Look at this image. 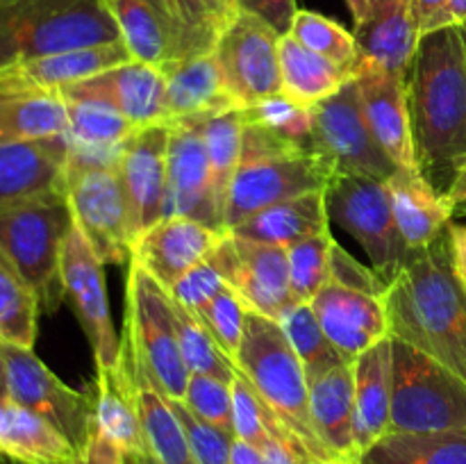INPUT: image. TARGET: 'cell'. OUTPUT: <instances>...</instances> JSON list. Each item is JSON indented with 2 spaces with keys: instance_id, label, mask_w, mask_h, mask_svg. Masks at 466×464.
Segmentation results:
<instances>
[{
  "instance_id": "6da1fadb",
  "label": "cell",
  "mask_w": 466,
  "mask_h": 464,
  "mask_svg": "<svg viewBox=\"0 0 466 464\" xmlns=\"http://www.w3.org/2000/svg\"><path fill=\"white\" fill-rule=\"evenodd\" d=\"M405 89L417 168L446 196L466 162V55L458 27L419 36Z\"/></svg>"
},
{
  "instance_id": "7a4b0ae2",
  "label": "cell",
  "mask_w": 466,
  "mask_h": 464,
  "mask_svg": "<svg viewBox=\"0 0 466 464\" xmlns=\"http://www.w3.org/2000/svg\"><path fill=\"white\" fill-rule=\"evenodd\" d=\"M390 335L466 380V282L455 264L451 227L410 250L385 296Z\"/></svg>"
},
{
  "instance_id": "3957f363",
  "label": "cell",
  "mask_w": 466,
  "mask_h": 464,
  "mask_svg": "<svg viewBox=\"0 0 466 464\" xmlns=\"http://www.w3.org/2000/svg\"><path fill=\"white\" fill-rule=\"evenodd\" d=\"M232 362L309 462L337 464L314 430L308 376L276 318L248 309L244 337Z\"/></svg>"
},
{
  "instance_id": "277c9868",
  "label": "cell",
  "mask_w": 466,
  "mask_h": 464,
  "mask_svg": "<svg viewBox=\"0 0 466 464\" xmlns=\"http://www.w3.org/2000/svg\"><path fill=\"white\" fill-rule=\"evenodd\" d=\"M332 176V168L312 146L244 123L241 162L228 191L223 227L228 232L259 209L323 191Z\"/></svg>"
},
{
  "instance_id": "5b68a950",
  "label": "cell",
  "mask_w": 466,
  "mask_h": 464,
  "mask_svg": "<svg viewBox=\"0 0 466 464\" xmlns=\"http://www.w3.org/2000/svg\"><path fill=\"white\" fill-rule=\"evenodd\" d=\"M116 41L103 0H0V68Z\"/></svg>"
},
{
  "instance_id": "8992f818",
  "label": "cell",
  "mask_w": 466,
  "mask_h": 464,
  "mask_svg": "<svg viewBox=\"0 0 466 464\" xmlns=\"http://www.w3.org/2000/svg\"><path fill=\"white\" fill-rule=\"evenodd\" d=\"M73 227L66 194H50L0 209V253L30 282L41 312L62 305V246Z\"/></svg>"
},
{
  "instance_id": "52a82bcc",
  "label": "cell",
  "mask_w": 466,
  "mask_h": 464,
  "mask_svg": "<svg viewBox=\"0 0 466 464\" xmlns=\"http://www.w3.org/2000/svg\"><path fill=\"white\" fill-rule=\"evenodd\" d=\"M123 323L121 344L155 389L168 398H185L191 373L180 353L171 294L132 259L127 264Z\"/></svg>"
},
{
  "instance_id": "ba28073f",
  "label": "cell",
  "mask_w": 466,
  "mask_h": 464,
  "mask_svg": "<svg viewBox=\"0 0 466 464\" xmlns=\"http://www.w3.org/2000/svg\"><path fill=\"white\" fill-rule=\"evenodd\" d=\"M466 430V380L391 337V432Z\"/></svg>"
},
{
  "instance_id": "9c48e42d",
  "label": "cell",
  "mask_w": 466,
  "mask_h": 464,
  "mask_svg": "<svg viewBox=\"0 0 466 464\" xmlns=\"http://www.w3.org/2000/svg\"><path fill=\"white\" fill-rule=\"evenodd\" d=\"M323 200L330 223L344 227L362 246L373 271L390 285L410 248L396 226L385 182L335 173L323 189Z\"/></svg>"
},
{
  "instance_id": "30bf717a",
  "label": "cell",
  "mask_w": 466,
  "mask_h": 464,
  "mask_svg": "<svg viewBox=\"0 0 466 464\" xmlns=\"http://www.w3.org/2000/svg\"><path fill=\"white\" fill-rule=\"evenodd\" d=\"M66 200L73 223L103 264L130 262L132 235L127 200L114 162L68 157Z\"/></svg>"
},
{
  "instance_id": "8fae6325",
  "label": "cell",
  "mask_w": 466,
  "mask_h": 464,
  "mask_svg": "<svg viewBox=\"0 0 466 464\" xmlns=\"http://www.w3.org/2000/svg\"><path fill=\"white\" fill-rule=\"evenodd\" d=\"M3 355L7 364L9 398L57 428L82 458L96 426V387H68L36 358L35 348L3 341Z\"/></svg>"
},
{
  "instance_id": "7c38bea8",
  "label": "cell",
  "mask_w": 466,
  "mask_h": 464,
  "mask_svg": "<svg viewBox=\"0 0 466 464\" xmlns=\"http://www.w3.org/2000/svg\"><path fill=\"white\" fill-rule=\"evenodd\" d=\"M312 148L332 173L376 182H390L399 173L369 127L355 77L314 107Z\"/></svg>"
},
{
  "instance_id": "4fadbf2b",
  "label": "cell",
  "mask_w": 466,
  "mask_h": 464,
  "mask_svg": "<svg viewBox=\"0 0 466 464\" xmlns=\"http://www.w3.org/2000/svg\"><path fill=\"white\" fill-rule=\"evenodd\" d=\"M280 39L268 23L248 12H237L218 35L212 53L241 109L282 91Z\"/></svg>"
},
{
  "instance_id": "5bb4252c",
  "label": "cell",
  "mask_w": 466,
  "mask_h": 464,
  "mask_svg": "<svg viewBox=\"0 0 466 464\" xmlns=\"http://www.w3.org/2000/svg\"><path fill=\"white\" fill-rule=\"evenodd\" d=\"M105 264L96 257L94 248L73 223L62 246V277L64 300H68L85 330L86 341L94 350L96 367H116L121 359V339L114 328L109 312L107 289H105Z\"/></svg>"
},
{
  "instance_id": "9a60e30c",
  "label": "cell",
  "mask_w": 466,
  "mask_h": 464,
  "mask_svg": "<svg viewBox=\"0 0 466 464\" xmlns=\"http://www.w3.org/2000/svg\"><path fill=\"white\" fill-rule=\"evenodd\" d=\"M168 135V123L144 126L118 150L116 168L127 200L132 241L167 217Z\"/></svg>"
},
{
  "instance_id": "2e32d148",
  "label": "cell",
  "mask_w": 466,
  "mask_h": 464,
  "mask_svg": "<svg viewBox=\"0 0 466 464\" xmlns=\"http://www.w3.org/2000/svg\"><path fill=\"white\" fill-rule=\"evenodd\" d=\"M209 116H189L168 123V205L167 217H189L214 230H223L217 200L212 194L205 121ZM164 217V218H167Z\"/></svg>"
},
{
  "instance_id": "e0dca14e",
  "label": "cell",
  "mask_w": 466,
  "mask_h": 464,
  "mask_svg": "<svg viewBox=\"0 0 466 464\" xmlns=\"http://www.w3.org/2000/svg\"><path fill=\"white\" fill-rule=\"evenodd\" d=\"M132 53L126 41L91 48L66 50V53L46 55L0 68V98H41L57 96L66 86L86 80L91 76L130 62Z\"/></svg>"
},
{
  "instance_id": "ac0fdd59",
  "label": "cell",
  "mask_w": 466,
  "mask_h": 464,
  "mask_svg": "<svg viewBox=\"0 0 466 464\" xmlns=\"http://www.w3.org/2000/svg\"><path fill=\"white\" fill-rule=\"evenodd\" d=\"M228 232L189 217H167L132 241L130 259L167 291L209 257Z\"/></svg>"
},
{
  "instance_id": "d6986e66",
  "label": "cell",
  "mask_w": 466,
  "mask_h": 464,
  "mask_svg": "<svg viewBox=\"0 0 466 464\" xmlns=\"http://www.w3.org/2000/svg\"><path fill=\"white\" fill-rule=\"evenodd\" d=\"M167 80L153 64L130 59L126 64L76 82L57 94L62 100H91L116 109L139 127L167 123Z\"/></svg>"
},
{
  "instance_id": "ffe728a7",
  "label": "cell",
  "mask_w": 466,
  "mask_h": 464,
  "mask_svg": "<svg viewBox=\"0 0 466 464\" xmlns=\"http://www.w3.org/2000/svg\"><path fill=\"white\" fill-rule=\"evenodd\" d=\"M223 250L228 259V285L250 312L278 321L285 309L296 305L291 298L287 248L226 235Z\"/></svg>"
},
{
  "instance_id": "44dd1931",
  "label": "cell",
  "mask_w": 466,
  "mask_h": 464,
  "mask_svg": "<svg viewBox=\"0 0 466 464\" xmlns=\"http://www.w3.org/2000/svg\"><path fill=\"white\" fill-rule=\"evenodd\" d=\"M309 305L344 362H355L364 350L391 337L382 296L328 282Z\"/></svg>"
},
{
  "instance_id": "7402d4cb",
  "label": "cell",
  "mask_w": 466,
  "mask_h": 464,
  "mask_svg": "<svg viewBox=\"0 0 466 464\" xmlns=\"http://www.w3.org/2000/svg\"><path fill=\"white\" fill-rule=\"evenodd\" d=\"M68 136L0 146V209L50 194H66Z\"/></svg>"
},
{
  "instance_id": "603a6c76",
  "label": "cell",
  "mask_w": 466,
  "mask_h": 464,
  "mask_svg": "<svg viewBox=\"0 0 466 464\" xmlns=\"http://www.w3.org/2000/svg\"><path fill=\"white\" fill-rule=\"evenodd\" d=\"M353 35L360 53L353 77L364 68L408 77L421 36L412 16V0H369V14L355 25Z\"/></svg>"
},
{
  "instance_id": "cb8c5ba5",
  "label": "cell",
  "mask_w": 466,
  "mask_h": 464,
  "mask_svg": "<svg viewBox=\"0 0 466 464\" xmlns=\"http://www.w3.org/2000/svg\"><path fill=\"white\" fill-rule=\"evenodd\" d=\"M364 116L378 144L400 171H419L410 127L405 77L396 73L364 68L355 73Z\"/></svg>"
},
{
  "instance_id": "d4e9b609",
  "label": "cell",
  "mask_w": 466,
  "mask_h": 464,
  "mask_svg": "<svg viewBox=\"0 0 466 464\" xmlns=\"http://www.w3.org/2000/svg\"><path fill=\"white\" fill-rule=\"evenodd\" d=\"M96 426L94 435L116 446L130 459H148L144 430L135 400L132 362L121 346L116 367H96Z\"/></svg>"
},
{
  "instance_id": "484cf974",
  "label": "cell",
  "mask_w": 466,
  "mask_h": 464,
  "mask_svg": "<svg viewBox=\"0 0 466 464\" xmlns=\"http://www.w3.org/2000/svg\"><path fill=\"white\" fill-rule=\"evenodd\" d=\"M309 414L319 439L337 464H358L355 444L353 362H344L309 380Z\"/></svg>"
},
{
  "instance_id": "4316f807",
  "label": "cell",
  "mask_w": 466,
  "mask_h": 464,
  "mask_svg": "<svg viewBox=\"0 0 466 464\" xmlns=\"http://www.w3.org/2000/svg\"><path fill=\"white\" fill-rule=\"evenodd\" d=\"M132 57L162 68L187 59L185 41L167 0H103Z\"/></svg>"
},
{
  "instance_id": "83f0119b",
  "label": "cell",
  "mask_w": 466,
  "mask_h": 464,
  "mask_svg": "<svg viewBox=\"0 0 466 464\" xmlns=\"http://www.w3.org/2000/svg\"><path fill=\"white\" fill-rule=\"evenodd\" d=\"M159 71L164 73V80H167V96H164L167 123L241 109L228 91L214 53L177 59Z\"/></svg>"
},
{
  "instance_id": "f1b7e54d",
  "label": "cell",
  "mask_w": 466,
  "mask_h": 464,
  "mask_svg": "<svg viewBox=\"0 0 466 464\" xmlns=\"http://www.w3.org/2000/svg\"><path fill=\"white\" fill-rule=\"evenodd\" d=\"M355 444L360 458L391 432V337L364 350L353 362Z\"/></svg>"
},
{
  "instance_id": "f546056e",
  "label": "cell",
  "mask_w": 466,
  "mask_h": 464,
  "mask_svg": "<svg viewBox=\"0 0 466 464\" xmlns=\"http://www.w3.org/2000/svg\"><path fill=\"white\" fill-rule=\"evenodd\" d=\"M385 185L396 226L410 250L423 248L449 230L453 223V207L421 173L399 168Z\"/></svg>"
},
{
  "instance_id": "4dcf8cb0",
  "label": "cell",
  "mask_w": 466,
  "mask_h": 464,
  "mask_svg": "<svg viewBox=\"0 0 466 464\" xmlns=\"http://www.w3.org/2000/svg\"><path fill=\"white\" fill-rule=\"evenodd\" d=\"M77 459L71 441L46 419L12 398L0 400V462L76 464Z\"/></svg>"
},
{
  "instance_id": "1f68e13d",
  "label": "cell",
  "mask_w": 466,
  "mask_h": 464,
  "mask_svg": "<svg viewBox=\"0 0 466 464\" xmlns=\"http://www.w3.org/2000/svg\"><path fill=\"white\" fill-rule=\"evenodd\" d=\"M328 226H330V218L326 212L323 191H314V194L296 196V198L259 209L258 214L230 227L228 235L237 239L278 246V248H289L299 241L321 235L328 230Z\"/></svg>"
},
{
  "instance_id": "d6a6232c",
  "label": "cell",
  "mask_w": 466,
  "mask_h": 464,
  "mask_svg": "<svg viewBox=\"0 0 466 464\" xmlns=\"http://www.w3.org/2000/svg\"><path fill=\"white\" fill-rule=\"evenodd\" d=\"M123 350H126V346H123ZM127 358H130V353H127ZM130 362L132 373H135L137 414H139L141 430H144L148 459L153 464H196L185 428H182L177 414L173 412L168 398L155 389L153 382L148 380L146 371L135 359L130 358Z\"/></svg>"
},
{
  "instance_id": "836d02e7",
  "label": "cell",
  "mask_w": 466,
  "mask_h": 464,
  "mask_svg": "<svg viewBox=\"0 0 466 464\" xmlns=\"http://www.w3.org/2000/svg\"><path fill=\"white\" fill-rule=\"evenodd\" d=\"M280 76L282 94L303 107H317L321 100L330 98L346 82L353 80L349 71L305 48L291 35L280 39Z\"/></svg>"
},
{
  "instance_id": "e575fe53",
  "label": "cell",
  "mask_w": 466,
  "mask_h": 464,
  "mask_svg": "<svg viewBox=\"0 0 466 464\" xmlns=\"http://www.w3.org/2000/svg\"><path fill=\"white\" fill-rule=\"evenodd\" d=\"M358 464H466V430L390 432Z\"/></svg>"
},
{
  "instance_id": "d590c367",
  "label": "cell",
  "mask_w": 466,
  "mask_h": 464,
  "mask_svg": "<svg viewBox=\"0 0 466 464\" xmlns=\"http://www.w3.org/2000/svg\"><path fill=\"white\" fill-rule=\"evenodd\" d=\"M68 116L57 96L0 98V146L66 135Z\"/></svg>"
},
{
  "instance_id": "8d00e7d4",
  "label": "cell",
  "mask_w": 466,
  "mask_h": 464,
  "mask_svg": "<svg viewBox=\"0 0 466 464\" xmlns=\"http://www.w3.org/2000/svg\"><path fill=\"white\" fill-rule=\"evenodd\" d=\"M205 148H208L209 176H212V194L217 200L218 217L223 221L232 177L241 162L244 146V114L241 109L214 114L205 121ZM226 230V227H223Z\"/></svg>"
},
{
  "instance_id": "74e56055",
  "label": "cell",
  "mask_w": 466,
  "mask_h": 464,
  "mask_svg": "<svg viewBox=\"0 0 466 464\" xmlns=\"http://www.w3.org/2000/svg\"><path fill=\"white\" fill-rule=\"evenodd\" d=\"M41 305L30 282L0 253V339L35 348Z\"/></svg>"
},
{
  "instance_id": "f35d334b",
  "label": "cell",
  "mask_w": 466,
  "mask_h": 464,
  "mask_svg": "<svg viewBox=\"0 0 466 464\" xmlns=\"http://www.w3.org/2000/svg\"><path fill=\"white\" fill-rule=\"evenodd\" d=\"M62 100V98H59ZM68 116L66 136L77 146L96 150H118L139 126L116 109L91 100H64Z\"/></svg>"
},
{
  "instance_id": "ab89813d",
  "label": "cell",
  "mask_w": 466,
  "mask_h": 464,
  "mask_svg": "<svg viewBox=\"0 0 466 464\" xmlns=\"http://www.w3.org/2000/svg\"><path fill=\"white\" fill-rule=\"evenodd\" d=\"M278 323L285 330L291 348L299 355L300 364L305 368V376H308V382L323 376L330 368L344 364V358L332 346V341L328 339V335L323 332L321 323H319L317 314H314L309 303L291 305L289 309L282 312Z\"/></svg>"
},
{
  "instance_id": "60d3db41",
  "label": "cell",
  "mask_w": 466,
  "mask_h": 464,
  "mask_svg": "<svg viewBox=\"0 0 466 464\" xmlns=\"http://www.w3.org/2000/svg\"><path fill=\"white\" fill-rule=\"evenodd\" d=\"M173 314H176V330L177 341H180L182 359H185L191 376L194 373H198V376H212L217 380L232 385V380L237 376L235 362L223 353V348L214 341L208 328L194 314L187 312L182 305H177L176 300H173Z\"/></svg>"
},
{
  "instance_id": "b9f144b4",
  "label": "cell",
  "mask_w": 466,
  "mask_h": 464,
  "mask_svg": "<svg viewBox=\"0 0 466 464\" xmlns=\"http://www.w3.org/2000/svg\"><path fill=\"white\" fill-rule=\"evenodd\" d=\"M289 35L299 44H303L305 48L323 55L332 64H337V66L353 76L360 55L358 41H355L353 32L341 27L337 21L323 16V14L309 12V9H299L289 27Z\"/></svg>"
},
{
  "instance_id": "7bdbcfd3",
  "label": "cell",
  "mask_w": 466,
  "mask_h": 464,
  "mask_svg": "<svg viewBox=\"0 0 466 464\" xmlns=\"http://www.w3.org/2000/svg\"><path fill=\"white\" fill-rule=\"evenodd\" d=\"M332 246H335V237L330 235V230H326L287 248L294 303H312L314 296L330 282Z\"/></svg>"
},
{
  "instance_id": "ee69618b",
  "label": "cell",
  "mask_w": 466,
  "mask_h": 464,
  "mask_svg": "<svg viewBox=\"0 0 466 464\" xmlns=\"http://www.w3.org/2000/svg\"><path fill=\"white\" fill-rule=\"evenodd\" d=\"M241 114H244V123L285 136L296 144L312 146L314 107H303L296 100L287 98L282 91L250 105V107H244Z\"/></svg>"
},
{
  "instance_id": "f6af8a7d",
  "label": "cell",
  "mask_w": 466,
  "mask_h": 464,
  "mask_svg": "<svg viewBox=\"0 0 466 464\" xmlns=\"http://www.w3.org/2000/svg\"><path fill=\"white\" fill-rule=\"evenodd\" d=\"M226 239V237H223ZM228 287V259L226 250H223V241L218 244V248L209 255L205 262H200L198 267L191 268L187 276H182L180 280L173 285V289L168 291L171 298L177 305L187 309L191 314H198L218 291H223Z\"/></svg>"
},
{
  "instance_id": "bcb514c9",
  "label": "cell",
  "mask_w": 466,
  "mask_h": 464,
  "mask_svg": "<svg viewBox=\"0 0 466 464\" xmlns=\"http://www.w3.org/2000/svg\"><path fill=\"white\" fill-rule=\"evenodd\" d=\"M246 314H248V308H246L244 300L237 296V291L228 285L226 289L218 291V294L214 296L198 314H194V317L208 328V332L214 337V341L221 346L223 353L230 359H235L241 344V337H244Z\"/></svg>"
},
{
  "instance_id": "7dc6e473",
  "label": "cell",
  "mask_w": 466,
  "mask_h": 464,
  "mask_svg": "<svg viewBox=\"0 0 466 464\" xmlns=\"http://www.w3.org/2000/svg\"><path fill=\"white\" fill-rule=\"evenodd\" d=\"M182 403L200 421L235 437V428H232V385L217 380L212 376L194 373V376H189V385H187Z\"/></svg>"
},
{
  "instance_id": "c3c4849f",
  "label": "cell",
  "mask_w": 466,
  "mask_h": 464,
  "mask_svg": "<svg viewBox=\"0 0 466 464\" xmlns=\"http://www.w3.org/2000/svg\"><path fill=\"white\" fill-rule=\"evenodd\" d=\"M273 414L268 412L267 405L262 403L250 382L237 371L232 380V428H235V439L246 441V444L259 446L271 435Z\"/></svg>"
},
{
  "instance_id": "681fc988",
  "label": "cell",
  "mask_w": 466,
  "mask_h": 464,
  "mask_svg": "<svg viewBox=\"0 0 466 464\" xmlns=\"http://www.w3.org/2000/svg\"><path fill=\"white\" fill-rule=\"evenodd\" d=\"M180 7L200 53H212L218 35L239 12L235 0H180Z\"/></svg>"
},
{
  "instance_id": "f907efd6",
  "label": "cell",
  "mask_w": 466,
  "mask_h": 464,
  "mask_svg": "<svg viewBox=\"0 0 466 464\" xmlns=\"http://www.w3.org/2000/svg\"><path fill=\"white\" fill-rule=\"evenodd\" d=\"M168 403H171L173 412L177 414L182 428H185L196 464H232V441H235V437L226 435L218 428L200 421L198 417H194L187 409L182 400L168 398Z\"/></svg>"
},
{
  "instance_id": "816d5d0a",
  "label": "cell",
  "mask_w": 466,
  "mask_h": 464,
  "mask_svg": "<svg viewBox=\"0 0 466 464\" xmlns=\"http://www.w3.org/2000/svg\"><path fill=\"white\" fill-rule=\"evenodd\" d=\"M330 282L371 296H385L387 291V282L371 267H364L360 259L346 253L337 241L330 253Z\"/></svg>"
},
{
  "instance_id": "f5cc1de1",
  "label": "cell",
  "mask_w": 466,
  "mask_h": 464,
  "mask_svg": "<svg viewBox=\"0 0 466 464\" xmlns=\"http://www.w3.org/2000/svg\"><path fill=\"white\" fill-rule=\"evenodd\" d=\"M235 3L239 12H248L262 18L282 36L289 35V27L294 23L296 12H299L296 0H235Z\"/></svg>"
},
{
  "instance_id": "db71d44e",
  "label": "cell",
  "mask_w": 466,
  "mask_h": 464,
  "mask_svg": "<svg viewBox=\"0 0 466 464\" xmlns=\"http://www.w3.org/2000/svg\"><path fill=\"white\" fill-rule=\"evenodd\" d=\"M449 0H412V16L419 27V35H426L428 27L432 25L441 9L446 7Z\"/></svg>"
},
{
  "instance_id": "11a10c76",
  "label": "cell",
  "mask_w": 466,
  "mask_h": 464,
  "mask_svg": "<svg viewBox=\"0 0 466 464\" xmlns=\"http://www.w3.org/2000/svg\"><path fill=\"white\" fill-rule=\"evenodd\" d=\"M462 23H466V0H449L440 16L428 27V32L440 30V27H460Z\"/></svg>"
},
{
  "instance_id": "9f6ffc18",
  "label": "cell",
  "mask_w": 466,
  "mask_h": 464,
  "mask_svg": "<svg viewBox=\"0 0 466 464\" xmlns=\"http://www.w3.org/2000/svg\"><path fill=\"white\" fill-rule=\"evenodd\" d=\"M446 198H449L451 207H453V217H464L466 214V162L458 171V176H455Z\"/></svg>"
},
{
  "instance_id": "6f0895ef",
  "label": "cell",
  "mask_w": 466,
  "mask_h": 464,
  "mask_svg": "<svg viewBox=\"0 0 466 464\" xmlns=\"http://www.w3.org/2000/svg\"><path fill=\"white\" fill-rule=\"evenodd\" d=\"M451 237H453V253L458 271L466 282V223H451Z\"/></svg>"
},
{
  "instance_id": "680465c9",
  "label": "cell",
  "mask_w": 466,
  "mask_h": 464,
  "mask_svg": "<svg viewBox=\"0 0 466 464\" xmlns=\"http://www.w3.org/2000/svg\"><path fill=\"white\" fill-rule=\"evenodd\" d=\"M232 464H264L262 453L246 441H232Z\"/></svg>"
},
{
  "instance_id": "91938a15",
  "label": "cell",
  "mask_w": 466,
  "mask_h": 464,
  "mask_svg": "<svg viewBox=\"0 0 466 464\" xmlns=\"http://www.w3.org/2000/svg\"><path fill=\"white\" fill-rule=\"evenodd\" d=\"M346 3H349L350 14H353L355 25H358V23H362L364 16L369 14V0H346Z\"/></svg>"
},
{
  "instance_id": "94428289",
  "label": "cell",
  "mask_w": 466,
  "mask_h": 464,
  "mask_svg": "<svg viewBox=\"0 0 466 464\" xmlns=\"http://www.w3.org/2000/svg\"><path fill=\"white\" fill-rule=\"evenodd\" d=\"M3 398H9V389H7V364H5L3 339H0V400Z\"/></svg>"
},
{
  "instance_id": "6125c7cd",
  "label": "cell",
  "mask_w": 466,
  "mask_h": 464,
  "mask_svg": "<svg viewBox=\"0 0 466 464\" xmlns=\"http://www.w3.org/2000/svg\"><path fill=\"white\" fill-rule=\"evenodd\" d=\"M458 30H460V36H462V45H464V55H466V23H462Z\"/></svg>"
},
{
  "instance_id": "be15d7a7",
  "label": "cell",
  "mask_w": 466,
  "mask_h": 464,
  "mask_svg": "<svg viewBox=\"0 0 466 464\" xmlns=\"http://www.w3.org/2000/svg\"><path fill=\"white\" fill-rule=\"evenodd\" d=\"M130 464H153L150 459H130Z\"/></svg>"
},
{
  "instance_id": "e7e4bbea",
  "label": "cell",
  "mask_w": 466,
  "mask_h": 464,
  "mask_svg": "<svg viewBox=\"0 0 466 464\" xmlns=\"http://www.w3.org/2000/svg\"><path fill=\"white\" fill-rule=\"evenodd\" d=\"M76 464H85V462H82V459H77V462Z\"/></svg>"
}]
</instances>
